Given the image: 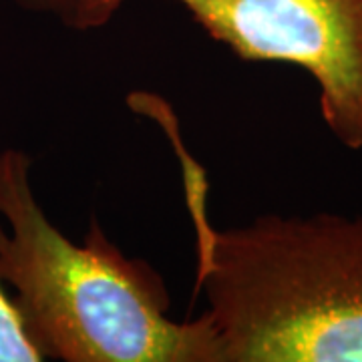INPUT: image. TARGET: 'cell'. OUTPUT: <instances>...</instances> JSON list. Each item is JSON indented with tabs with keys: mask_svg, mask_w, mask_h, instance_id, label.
Wrapping results in <instances>:
<instances>
[{
	"mask_svg": "<svg viewBox=\"0 0 362 362\" xmlns=\"http://www.w3.org/2000/svg\"><path fill=\"white\" fill-rule=\"evenodd\" d=\"M33 157L0 151V282L45 361L220 362L202 314L177 322L161 274L129 258L90 220L69 240L33 189Z\"/></svg>",
	"mask_w": 362,
	"mask_h": 362,
	"instance_id": "1",
	"label": "cell"
},
{
	"mask_svg": "<svg viewBox=\"0 0 362 362\" xmlns=\"http://www.w3.org/2000/svg\"><path fill=\"white\" fill-rule=\"evenodd\" d=\"M195 294L220 362H362V216L264 214L216 230L199 209Z\"/></svg>",
	"mask_w": 362,
	"mask_h": 362,
	"instance_id": "2",
	"label": "cell"
},
{
	"mask_svg": "<svg viewBox=\"0 0 362 362\" xmlns=\"http://www.w3.org/2000/svg\"><path fill=\"white\" fill-rule=\"evenodd\" d=\"M127 0H107L117 11ZM207 37L247 63L304 69L326 129L362 149V0H175Z\"/></svg>",
	"mask_w": 362,
	"mask_h": 362,
	"instance_id": "3",
	"label": "cell"
},
{
	"mask_svg": "<svg viewBox=\"0 0 362 362\" xmlns=\"http://www.w3.org/2000/svg\"><path fill=\"white\" fill-rule=\"evenodd\" d=\"M37 346L26 334L8 290L0 282V362H42Z\"/></svg>",
	"mask_w": 362,
	"mask_h": 362,
	"instance_id": "5",
	"label": "cell"
},
{
	"mask_svg": "<svg viewBox=\"0 0 362 362\" xmlns=\"http://www.w3.org/2000/svg\"><path fill=\"white\" fill-rule=\"evenodd\" d=\"M8 2L26 13L51 16L57 23L75 33H90L103 28L115 16V13L109 8L107 0H8Z\"/></svg>",
	"mask_w": 362,
	"mask_h": 362,
	"instance_id": "4",
	"label": "cell"
}]
</instances>
